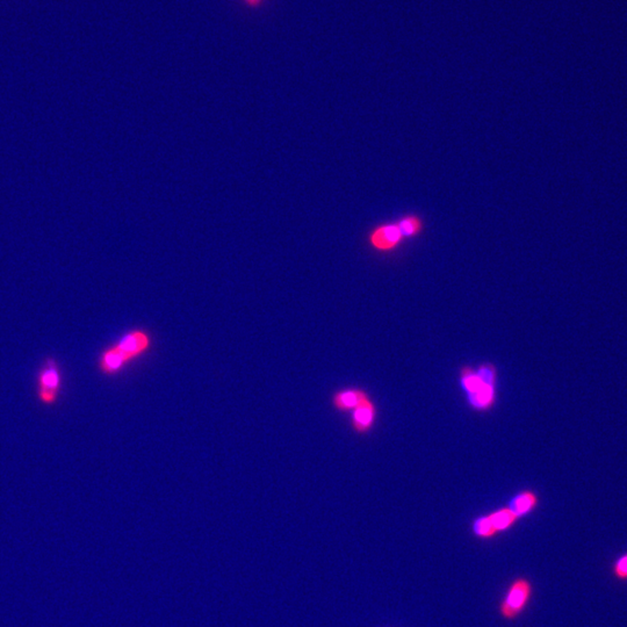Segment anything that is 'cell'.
<instances>
[{
    "mask_svg": "<svg viewBox=\"0 0 627 627\" xmlns=\"http://www.w3.org/2000/svg\"><path fill=\"white\" fill-rule=\"evenodd\" d=\"M540 504V497L533 489L525 488L509 499L508 507L519 519L531 515Z\"/></svg>",
    "mask_w": 627,
    "mask_h": 627,
    "instance_id": "ba28073f",
    "label": "cell"
},
{
    "mask_svg": "<svg viewBox=\"0 0 627 627\" xmlns=\"http://www.w3.org/2000/svg\"><path fill=\"white\" fill-rule=\"evenodd\" d=\"M379 417V409L373 397L365 399L350 414L351 429L356 436H368L373 433Z\"/></svg>",
    "mask_w": 627,
    "mask_h": 627,
    "instance_id": "5b68a950",
    "label": "cell"
},
{
    "mask_svg": "<svg viewBox=\"0 0 627 627\" xmlns=\"http://www.w3.org/2000/svg\"><path fill=\"white\" fill-rule=\"evenodd\" d=\"M372 397L363 387H345L333 394L330 402L333 409L340 414H351L365 399Z\"/></svg>",
    "mask_w": 627,
    "mask_h": 627,
    "instance_id": "8992f818",
    "label": "cell"
},
{
    "mask_svg": "<svg viewBox=\"0 0 627 627\" xmlns=\"http://www.w3.org/2000/svg\"><path fill=\"white\" fill-rule=\"evenodd\" d=\"M612 573H614V578L618 581H627V553L618 559L614 564Z\"/></svg>",
    "mask_w": 627,
    "mask_h": 627,
    "instance_id": "4fadbf2b",
    "label": "cell"
},
{
    "mask_svg": "<svg viewBox=\"0 0 627 627\" xmlns=\"http://www.w3.org/2000/svg\"><path fill=\"white\" fill-rule=\"evenodd\" d=\"M151 345L152 338L148 331L142 329L130 331L116 345L101 354L98 363L100 372L105 375L119 373L129 361L147 354Z\"/></svg>",
    "mask_w": 627,
    "mask_h": 627,
    "instance_id": "7a4b0ae2",
    "label": "cell"
},
{
    "mask_svg": "<svg viewBox=\"0 0 627 627\" xmlns=\"http://www.w3.org/2000/svg\"><path fill=\"white\" fill-rule=\"evenodd\" d=\"M458 383L465 397L476 393L485 385L479 374L476 373V367L471 365H462L460 367L458 372Z\"/></svg>",
    "mask_w": 627,
    "mask_h": 627,
    "instance_id": "9c48e42d",
    "label": "cell"
},
{
    "mask_svg": "<svg viewBox=\"0 0 627 627\" xmlns=\"http://www.w3.org/2000/svg\"><path fill=\"white\" fill-rule=\"evenodd\" d=\"M423 230V218L416 214H406L397 221L381 223L371 229L367 235V244L375 254H393L406 241L419 237Z\"/></svg>",
    "mask_w": 627,
    "mask_h": 627,
    "instance_id": "6da1fadb",
    "label": "cell"
},
{
    "mask_svg": "<svg viewBox=\"0 0 627 627\" xmlns=\"http://www.w3.org/2000/svg\"><path fill=\"white\" fill-rule=\"evenodd\" d=\"M61 390V373L55 360H46L39 374V399L44 404L56 402Z\"/></svg>",
    "mask_w": 627,
    "mask_h": 627,
    "instance_id": "277c9868",
    "label": "cell"
},
{
    "mask_svg": "<svg viewBox=\"0 0 627 627\" xmlns=\"http://www.w3.org/2000/svg\"><path fill=\"white\" fill-rule=\"evenodd\" d=\"M488 516L497 535L509 531L519 521V517L511 511V509L509 508L508 505L501 507V508L496 509L494 511L489 512Z\"/></svg>",
    "mask_w": 627,
    "mask_h": 627,
    "instance_id": "30bf717a",
    "label": "cell"
},
{
    "mask_svg": "<svg viewBox=\"0 0 627 627\" xmlns=\"http://www.w3.org/2000/svg\"><path fill=\"white\" fill-rule=\"evenodd\" d=\"M476 371L483 383L497 387L499 385V368L495 364L483 361L476 367Z\"/></svg>",
    "mask_w": 627,
    "mask_h": 627,
    "instance_id": "7c38bea8",
    "label": "cell"
},
{
    "mask_svg": "<svg viewBox=\"0 0 627 627\" xmlns=\"http://www.w3.org/2000/svg\"><path fill=\"white\" fill-rule=\"evenodd\" d=\"M465 401L474 413H492L497 403V387L485 383L476 393L465 397Z\"/></svg>",
    "mask_w": 627,
    "mask_h": 627,
    "instance_id": "52a82bcc",
    "label": "cell"
},
{
    "mask_svg": "<svg viewBox=\"0 0 627 627\" xmlns=\"http://www.w3.org/2000/svg\"><path fill=\"white\" fill-rule=\"evenodd\" d=\"M471 528H472L473 535H476V538L481 539V540H490V539L495 538V537L499 535L496 533L494 526H492V523L490 519H489L488 514L478 516V517L473 519Z\"/></svg>",
    "mask_w": 627,
    "mask_h": 627,
    "instance_id": "8fae6325",
    "label": "cell"
},
{
    "mask_svg": "<svg viewBox=\"0 0 627 627\" xmlns=\"http://www.w3.org/2000/svg\"><path fill=\"white\" fill-rule=\"evenodd\" d=\"M533 594V585L528 578H515L509 585L504 597L499 603V611L501 617L505 621H516L522 616L523 612L531 602Z\"/></svg>",
    "mask_w": 627,
    "mask_h": 627,
    "instance_id": "3957f363",
    "label": "cell"
},
{
    "mask_svg": "<svg viewBox=\"0 0 627 627\" xmlns=\"http://www.w3.org/2000/svg\"><path fill=\"white\" fill-rule=\"evenodd\" d=\"M266 3L268 0H241L242 5L251 11L261 10Z\"/></svg>",
    "mask_w": 627,
    "mask_h": 627,
    "instance_id": "5bb4252c",
    "label": "cell"
}]
</instances>
